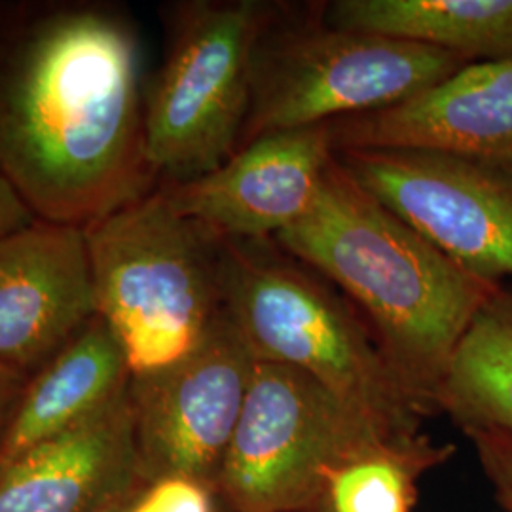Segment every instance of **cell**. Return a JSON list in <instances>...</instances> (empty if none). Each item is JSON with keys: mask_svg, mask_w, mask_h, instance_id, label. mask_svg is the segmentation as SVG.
<instances>
[{"mask_svg": "<svg viewBox=\"0 0 512 512\" xmlns=\"http://www.w3.org/2000/svg\"><path fill=\"white\" fill-rule=\"evenodd\" d=\"M465 435L475 448L482 473L494 488L495 499L505 511L512 512V437L486 429Z\"/></svg>", "mask_w": 512, "mask_h": 512, "instance_id": "obj_19", "label": "cell"}, {"mask_svg": "<svg viewBox=\"0 0 512 512\" xmlns=\"http://www.w3.org/2000/svg\"><path fill=\"white\" fill-rule=\"evenodd\" d=\"M471 61L403 38L332 27L279 10L258 40L251 105L239 147L399 105Z\"/></svg>", "mask_w": 512, "mask_h": 512, "instance_id": "obj_6", "label": "cell"}, {"mask_svg": "<svg viewBox=\"0 0 512 512\" xmlns=\"http://www.w3.org/2000/svg\"><path fill=\"white\" fill-rule=\"evenodd\" d=\"M222 306L258 363L310 376L391 435H420L425 412L361 313L275 239L224 241Z\"/></svg>", "mask_w": 512, "mask_h": 512, "instance_id": "obj_3", "label": "cell"}, {"mask_svg": "<svg viewBox=\"0 0 512 512\" xmlns=\"http://www.w3.org/2000/svg\"><path fill=\"white\" fill-rule=\"evenodd\" d=\"M27 382L29 378L25 374H21L12 366L0 363V446L16 414V408L21 401Z\"/></svg>", "mask_w": 512, "mask_h": 512, "instance_id": "obj_20", "label": "cell"}, {"mask_svg": "<svg viewBox=\"0 0 512 512\" xmlns=\"http://www.w3.org/2000/svg\"><path fill=\"white\" fill-rule=\"evenodd\" d=\"M329 124L336 152L431 150L512 165V57L469 63L399 105Z\"/></svg>", "mask_w": 512, "mask_h": 512, "instance_id": "obj_12", "label": "cell"}, {"mask_svg": "<svg viewBox=\"0 0 512 512\" xmlns=\"http://www.w3.org/2000/svg\"><path fill=\"white\" fill-rule=\"evenodd\" d=\"M321 14L338 29L403 38L471 63L512 57V0H334Z\"/></svg>", "mask_w": 512, "mask_h": 512, "instance_id": "obj_15", "label": "cell"}, {"mask_svg": "<svg viewBox=\"0 0 512 512\" xmlns=\"http://www.w3.org/2000/svg\"><path fill=\"white\" fill-rule=\"evenodd\" d=\"M437 412L463 433L512 437V291L501 287L478 311L440 385Z\"/></svg>", "mask_w": 512, "mask_h": 512, "instance_id": "obj_16", "label": "cell"}, {"mask_svg": "<svg viewBox=\"0 0 512 512\" xmlns=\"http://www.w3.org/2000/svg\"><path fill=\"white\" fill-rule=\"evenodd\" d=\"M406 439L310 376L256 361L215 490L232 512H327L336 473Z\"/></svg>", "mask_w": 512, "mask_h": 512, "instance_id": "obj_7", "label": "cell"}, {"mask_svg": "<svg viewBox=\"0 0 512 512\" xmlns=\"http://www.w3.org/2000/svg\"><path fill=\"white\" fill-rule=\"evenodd\" d=\"M97 315L84 226L37 219L0 238V363L27 378Z\"/></svg>", "mask_w": 512, "mask_h": 512, "instance_id": "obj_11", "label": "cell"}, {"mask_svg": "<svg viewBox=\"0 0 512 512\" xmlns=\"http://www.w3.org/2000/svg\"><path fill=\"white\" fill-rule=\"evenodd\" d=\"M275 241L361 313L425 416L478 311L503 285L444 255L332 160L310 211Z\"/></svg>", "mask_w": 512, "mask_h": 512, "instance_id": "obj_2", "label": "cell"}, {"mask_svg": "<svg viewBox=\"0 0 512 512\" xmlns=\"http://www.w3.org/2000/svg\"><path fill=\"white\" fill-rule=\"evenodd\" d=\"M452 454V444L418 435L359 459L332 478L327 512H412L418 480Z\"/></svg>", "mask_w": 512, "mask_h": 512, "instance_id": "obj_17", "label": "cell"}, {"mask_svg": "<svg viewBox=\"0 0 512 512\" xmlns=\"http://www.w3.org/2000/svg\"><path fill=\"white\" fill-rule=\"evenodd\" d=\"M141 486L129 393L0 465V512H101Z\"/></svg>", "mask_w": 512, "mask_h": 512, "instance_id": "obj_13", "label": "cell"}, {"mask_svg": "<svg viewBox=\"0 0 512 512\" xmlns=\"http://www.w3.org/2000/svg\"><path fill=\"white\" fill-rule=\"evenodd\" d=\"M0 175L37 219L74 226L158 188L141 44L120 6L0 2Z\"/></svg>", "mask_w": 512, "mask_h": 512, "instance_id": "obj_1", "label": "cell"}, {"mask_svg": "<svg viewBox=\"0 0 512 512\" xmlns=\"http://www.w3.org/2000/svg\"><path fill=\"white\" fill-rule=\"evenodd\" d=\"M37 220L18 192L0 175V238Z\"/></svg>", "mask_w": 512, "mask_h": 512, "instance_id": "obj_21", "label": "cell"}, {"mask_svg": "<svg viewBox=\"0 0 512 512\" xmlns=\"http://www.w3.org/2000/svg\"><path fill=\"white\" fill-rule=\"evenodd\" d=\"M217 490L194 478H162L147 484L128 512H219Z\"/></svg>", "mask_w": 512, "mask_h": 512, "instance_id": "obj_18", "label": "cell"}, {"mask_svg": "<svg viewBox=\"0 0 512 512\" xmlns=\"http://www.w3.org/2000/svg\"><path fill=\"white\" fill-rule=\"evenodd\" d=\"M143 488H145V486H141V488H137V490H133V492H129V494L122 495L120 499L112 501L109 507H105L101 512H128L129 507H131L133 501H135V497L139 495V492H141Z\"/></svg>", "mask_w": 512, "mask_h": 512, "instance_id": "obj_22", "label": "cell"}, {"mask_svg": "<svg viewBox=\"0 0 512 512\" xmlns=\"http://www.w3.org/2000/svg\"><path fill=\"white\" fill-rule=\"evenodd\" d=\"M349 175L476 277L512 275V165L431 150L336 152Z\"/></svg>", "mask_w": 512, "mask_h": 512, "instance_id": "obj_9", "label": "cell"}, {"mask_svg": "<svg viewBox=\"0 0 512 512\" xmlns=\"http://www.w3.org/2000/svg\"><path fill=\"white\" fill-rule=\"evenodd\" d=\"M281 4L186 0L165 10L164 61L145 90L147 158L160 183L198 179L239 147L258 40Z\"/></svg>", "mask_w": 512, "mask_h": 512, "instance_id": "obj_5", "label": "cell"}, {"mask_svg": "<svg viewBox=\"0 0 512 512\" xmlns=\"http://www.w3.org/2000/svg\"><path fill=\"white\" fill-rule=\"evenodd\" d=\"M334 158L330 124L277 131L198 179L160 188L177 211L217 238L275 239L310 211Z\"/></svg>", "mask_w": 512, "mask_h": 512, "instance_id": "obj_10", "label": "cell"}, {"mask_svg": "<svg viewBox=\"0 0 512 512\" xmlns=\"http://www.w3.org/2000/svg\"><path fill=\"white\" fill-rule=\"evenodd\" d=\"M128 355L97 313L52 361L29 378L0 446V465L88 420L128 391Z\"/></svg>", "mask_w": 512, "mask_h": 512, "instance_id": "obj_14", "label": "cell"}, {"mask_svg": "<svg viewBox=\"0 0 512 512\" xmlns=\"http://www.w3.org/2000/svg\"><path fill=\"white\" fill-rule=\"evenodd\" d=\"M255 365L253 353L222 310L181 359L131 374L129 404L145 484L183 476L215 488Z\"/></svg>", "mask_w": 512, "mask_h": 512, "instance_id": "obj_8", "label": "cell"}, {"mask_svg": "<svg viewBox=\"0 0 512 512\" xmlns=\"http://www.w3.org/2000/svg\"><path fill=\"white\" fill-rule=\"evenodd\" d=\"M97 313L128 355L131 374L181 359L222 306V247L158 188L84 226Z\"/></svg>", "mask_w": 512, "mask_h": 512, "instance_id": "obj_4", "label": "cell"}]
</instances>
